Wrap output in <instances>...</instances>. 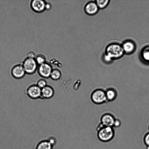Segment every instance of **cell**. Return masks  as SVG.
Returning <instances> with one entry per match:
<instances>
[{
    "label": "cell",
    "mask_w": 149,
    "mask_h": 149,
    "mask_svg": "<svg viewBox=\"0 0 149 149\" xmlns=\"http://www.w3.org/2000/svg\"><path fill=\"white\" fill-rule=\"evenodd\" d=\"M124 52L122 46L117 43H112L108 45L106 49L105 60L108 62L121 57Z\"/></svg>",
    "instance_id": "1"
},
{
    "label": "cell",
    "mask_w": 149,
    "mask_h": 149,
    "mask_svg": "<svg viewBox=\"0 0 149 149\" xmlns=\"http://www.w3.org/2000/svg\"><path fill=\"white\" fill-rule=\"evenodd\" d=\"M97 131V136L98 139L103 142H107L111 140L115 135L113 127L103 126Z\"/></svg>",
    "instance_id": "2"
},
{
    "label": "cell",
    "mask_w": 149,
    "mask_h": 149,
    "mask_svg": "<svg viewBox=\"0 0 149 149\" xmlns=\"http://www.w3.org/2000/svg\"><path fill=\"white\" fill-rule=\"evenodd\" d=\"M22 64L26 74H32L37 71L38 65L34 58L26 57Z\"/></svg>",
    "instance_id": "3"
},
{
    "label": "cell",
    "mask_w": 149,
    "mask_h": 149,
    "mask_svg": "<svg viewBox=\"0 0 149 149\" xmlns=\"http://www.w3.org/2000/svg\"><path fill=\"white\" fill-rule=\"evenodd\" d=\"M41 89L36 83L29 85L26 88L25 93L30 98L33 99H41Z\"/></svg>",
    "instance_id": "4"
},
{
    "label": "cell",
    "mask_w": 149,
    "mask_h": 149,
    "mask_svg": "<svg viewBox=\"0 0 149 149\" xmlns=\"http://www.w3.org/2000/svg\"><path fill=\"white\" fill-rule=\"evenodd\" d=\"M91 98L92 101L96 104H102L107 100L105 92L101 89L94 91L91 94Z\"/></svg>",
    "instance_id": "5"
},
{
    "label": "cell",
    "mask_w": 149,
    "mask_h": 149,
    "mask_svg": "<svg viewBox=\"0 0 149 149\" xmlns=\"http://www.w3.org/2000/svg\"><path fill=\"white\" fill-rule=\"evenodd\" d=\"M52 69L51 65L46 62L38 65L37 71L41 77L46 79L50 77Z\"/></svg>",
    "instance_id": "6"
},
{
    "label": "cell",
    "mask_w": 149,
    "mask_h": 149,
    "mask_svg": "<svg viewBox=\"0 0 149 149\" xmlns=\"http://www.w3.org/2000/svg\"><path fill=\"white\" fill-rule=\"evenodd\" d=\"M10 73L12 77L16 79H21L26 74L22 63L13 66L10 69Z\"/></svg>",
    "instance_id": "7"
},
{
    "label": "cell",
    "mask_w": 149,
    "mask_h": 149,
    "mask_svg": "<svg viewBox=\"0 0 149 149\" xmlns=\"http://www.w3.org/2000/svg\"><path fill=\"white\" fill-rule=\"evenodd\" d=\"M46 1L43 0H32L31 1L30 6L34 12L41 13L45 11Z\"/></svg>",
    "instance_id": "8"
},
{
    "label": "cell",
    "mask_w": 149,
    "mask_h": 149,
    "mask_svg": "<svg viewBox=\"0 0 149 149\" xmlns=\"http://www.w3.org/2000/svg\"><path fill=\"white\" fill-rule=\"evenodd\" d=\"M99 9L95 2L93 1L87 2L84 7L85 12L89 15H93L96 14Z\"/></svg>",
    "instance_id": "9"
},
{
    "label": "cell",
    "mask_w": 149,
    "mask_h": 149,
    "mask_svg": "<svg viewBox=\"0 0 149 149\" xmlns=\"http://www.w3.org/2000/svg\"><path fill=\"white\" fill-rule=\"evenodd\" d=\"M115 120V118L112 115L106 113L101 117L100 123L104 126L113 127Z\"/></svg>",
    "instance_id": "10"
},
{
    "label": "cell",
    "mask_w": 149,
    "mask_h": 149,
    "mask_svg": "<svg viewBox=\"0 0 149 149\" xmlns=\"http://www.w3.org/2000/svg\"><path fill=\"white\" fill-rule=\"evenodd\" d=\"M54 93V91L53 88L52 86L47 85L41 89V99H50L53 97Z\"/></svg>",
    "instance_id": "11"
},
{
    "label": "cell",
    "mask_w": 149,
    "mask_h": 149,
    "mask_svg": "<svg viewBox=\"0 0 149 149\" xmlns=\"http://www.w3.org/2000/svg\"><path fill=\"white\" fill-rule=\"evenodd\" d=\"M122 47L124 53L127 54L132 53L135 48V44L133 42L130 40H127L124 42Z\"/></svg>",
    "instance_id": "12"
},
{
    "label": "cell",
    "mask_w": 149,
    "mask_h": 149,
    "mask_svg": "<svg viewBox=\"0 0 149 149\" xmlns=\"http://www.w3.org/2000/svg\"><path fill=\"white\" fill-rule=\"evenodd\" d=\"M53 146L47 139L42 140L38 143L36 149H53Z\"/></svg>",
    "instance_id": "13"
},
{
    "label": "cell",
    "mask_w": 149,
    "mask_h": 149,
    "mask_svg": "<svg viewBox=\"0 0 149 149\" xmlns=\"http://www.w3.org/2000/svg\"><path fill=\"white\" fill-rule=\"evenodd\" d=\"M61 75V71L59 69L57 68H53L50 78L53 80L57 81L60 79Z\"/></svg>",
    "instance_id": "14"
},
{
    "label": "cell",
    "mask_w": 149,
    "mask_h": 149,
    "mask_svg": "<svg viewBox=\"0 0 149 149\" xmlns=\"http://www.w3.org/2000/svg\"><path fill=\"white\" fill-rule=\"evenodd\" d=\"M107 100L112 101L114 100L117 96V93L116 91L112 88L108 89L105 92Z\"/></svg>",
    "instance_id": "15"
},
{
    "label": "cell",
    "mask_w": 149,
    "mask_h": 149,
    "mask_svg": "<svg viewBox=\"0 0 149 149\" xmlns=\"http://www.w3.org/2000/svg\"><path fill=\"white\" fill-rule=\"evenodd\" d=\"M141 56L145 61L149 63V46L144 47L141 52Z\"/></svg>",
    "instance_id": "16"
},
{
    "label": "cell",
    "mask_w": 149,
    "mask_h": 149,
    "mask_svg": "<svg viewBox=\"0 0 149 149\" xmlns=\"http://www.w3.org/2000/svg\"><path fill=\"white\" fill-rule=\"evenodd\" d=\"M34 59L38 66L46 62L45 57L41 54L36 55Z\"/></svg>",
    "instance_id": "17"
},
{
    "label": "cell",
    "mask_w": 149,
    "mask_h": 149,
    "mask_svg": "<svg viewBox=\"0 0 149 149\" xmlns=\"http://www.w3.org/2000/svg\"><path fill=\"white\" fill-rule=\"evenodd\" d=\"M35 83L38 87L41 89L47 85V81L46 79L41 77L38 79Z\"/></svg>",
    "instance_id": "18"
},
{
    "label": "cell",
    "mask_w": 149,
    "mask_h": 149,
    "mask_svg": "<svg viewBox=\"0 0 149 149\" xmlns=\"http://www.w3.org/2000/svg\"><path fill=\"white\" fill-rule=\"evenodd\" d=\"M109 1V0H97L96 1L95 3L99 8L102 9L107 6Z\"/></svg>",
    "instance_id": "19"
},
{
    "label": "cell",
    "mask_w": 149,
    "mask_h": 149,
    "mask_svg": "<svg viewBox=\"0 0 149 149\" xmlns=\"http://www.w3.org/2000/svg\"><path fill=\"white\" fill-rule=\"evenodd\" d=\"M143 141L146 146H149V132L144 135L143 138Z\"/></svg>",
    "instance_id": "20"
},
{
    "label": "cell",
    "mask_w": 149,
    "mask_h": 149,
    "mask_svg": "<svg viewBox=\"0 0 149 149\" xmlns=\"http://www.w3.org/2000/svg\"><path fill=\"white\" fill-rule=\"evenodd\" d=\"M35 53L33 51L28 52L26 54L27 57L34 58L36 56Z\"/></svg>",
    "instance_id": "21"
},
{
    "label": "cell",
    "mask_w": 149,
    "mask_h": 149,
    "mask_svg": "<svg viewBox=\"0 0 149 149\" xmlns=\"http://www.w3.org/2000/svg\"><path fill=\"white\" fill-rule=\"evenodd\" d=\"M47 140L53 146L55 145L56 143V140L54 137H50Z\"/></svg>",
    "instance_id": "22"
},
{
    "label": "cell",
    "mask_w": 149,
    "mask_h": 149,
    "mask_svg": "<svg viewBox=\"0 0 149 149\" xmlns=\"http://www.w3.org/2000/svg\"><path fill=\"white\" fill-rule=\"evenodd\" d=\"M121 125L120 121L118 119H116L115 120L113 124V127H119Z\"/></svg>",
    "instance_id": "23"
},
{
    "label": "cell",
    "mask_w": 149,
    "mask_h": 149,
    "mask_svg": "<svg viewBox=\"0 0 149 149\" xmlns=\"http://www.w3.org/2000/svg\"><path fill=\"white\" fill-rule=\"evenodd\" d=\"M45 1V9L46 10H49L52 8V5L49 2L46 1Z\"/></svg>",
    "instance_id": "24"
},
{
    "label": "cell",
    "mask_w": 149,
    "mask_h": 149,
    "mask_svg": "<svg viewBox=\"0 0 149 149\" xmlns=\"http://www.w3.org/2000/svg\"><path fill=\"white\" fill-rule=\"evenodd\" d=\"M146 149H149V146H146Z\"/></svg>",
    "instance_id": "25"
},
{
    "label": "cell",
    "mask_w": 149,
    "mask_h": 149,
    "mask_svg": "<svg viewBox=\"0 0 149 149\" xmlns=\"http://www.w3.org/2000/svg\"><path fill=\"white\" fill-rule=\"evenodd\" d=\"M148 130H149V126H148Z\"/></svg>",
    "instance_id": "26"
}]
</instances>
